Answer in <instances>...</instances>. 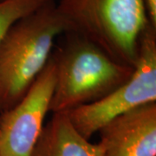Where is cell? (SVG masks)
Wrapping results in <instances>:
<instances>
[{
    "instance_id": "6da1fadb",
    "label": "cell",
    "mask_w": 156,
    "mask_h": 156,
    "mask_svg": "<svg viewBox=\"0 0 156 156\" xmlns=\"http://www.w3.org/2000/svg\"><path fill=\"white\" fill-rule=\"evenodd\" d=\"M68 31L54 0L9 29L0 43V113L22 100L46 66L56 37Z\"/></svg>"
},
{
    "instance_id": "7a4b0ae2",
    "label": "cell",
    "mask_w": 156,
    "mask_h": 156,
    "mask_svg": "<svg viewBox=\"0 0 156 156\" xmlns=\"http://www.w3.org/2000/svg\"><path fill=\"white\" fill-rule=\"evenodd\" d=\"M51 57L55 63L50 112L66 114L108 95L128 81L134 68L115 61L97 45L68 31Z\"/></svg>"
},
{
    "instance_id": "3957f363",
    "label": "cell",
    "mask_w": 156,
    "mask_h": 156,
    "mask_svg": "<svg viewBox=\"0 0 156 156\" xmlns=\"http://www.w3.org/2000/svg\"><path fill=\"white\" fill-rule=\"evenodd\" d=\"M56 8L75 32L115 61L134 68L140 37L149 23L143 0H59Z\"/></svg>"
},
{
    "instance_id": "277c9868",
    "label": "cell",
    "mask_w": 156,
    "mask_h": 156,
    "mask_svg": "<svg viewBox=\"0 0 156 156\" xmlns=\"http://www.w3.org/2000/svg\"><path fill=\"white\" fill-rule=\"evenodd\" d=\"M150 102H156V28L149 23L140 37L138 59L128 81L66 115L78 133L89 140L115 117Z\"/></svg>"
},
{
    "instance_id": "5b68a950",
    "label": "cell",
    "mask_w": 156,
    "mask_h": 156,
    "mask_svg": "<svg viewBox=\"0 0 156 156\" xmlns=\"http://www.w3.org/2000/svg\"><path fill=\"white\" fill-rule=\"evenodd\" d=\"M55 75V63L50 55L22 100L0 113V156L31 155L50 112Z\"/></svg>"
},
{
    "instance_id": "8992f818",
    "label": "cell",
    "mask_w": 156,
    "mask_h": 156,
    "mask_svg": "<svg viewBox=\"0 0 156 156\" xmlns=\"http://www.w3.org/2000/svg\"><path fill=\"white\" fill-rule=\"evenodd\" d=\"M98 132L104 156H156V102L115 117Z\"/></svg>"
},
{
    "instance_id": "52a82bcc",
    "label": "cell",
    "mask_w": 156,
    "mask_h": 156,
    "mask_svg": "<svg viewBox=\"0 0 156 156\" xmlns=\"http://www.w3.org/2000/svg\"><path fill=\"white\" fill-rule=\"evenodd\" d=\"M30 156H104V149L78 133L66 114L56 113L44 125Z\"/></svg>"
},
{
    "instance_id": "ba28073f",
    "label": "cell",
    "mask_w": 156,
    "mask_h": 156,
    "mask_svg": "<svg viewBox=\"0 0 156 156\" xmlns=\"http://www.w3.org/2000/svg\"><path fill=\"white\" fill-rule=\"evenodd\" d=\"M46 0H1L0 43L9 29L22 17L38 9Z\"/></svg>"
},
{
    "instance_id": "9c48e42d",
    "label": "cell",
    "mask_w": 156,
    "mask_h": 156,
    "mask_svg": "<svg viewBox=\"0 0 156 156\" xmlns=\"http://www.w3.org/2000/svg\"><path fill=\"white\" fill-rule=\"evenodd\" d=\"M143 3L149 22L156 28V0H143Z\"/></svg>"
},
{
    "instance_id": "30bf717a",
    "label": "cell",
    "mask_w": 156,
    "mask_h": 156,
    "mask_svg": "<svg viewBox=\"0 0 156 156\" xmlns=\"http://www.w3.org/2000/svg\"><path fill=\"white\" fill-rule=\"evenodd\" d=\"M0 1H1V0H0Z\"/></svg>"
}]
</instances>
